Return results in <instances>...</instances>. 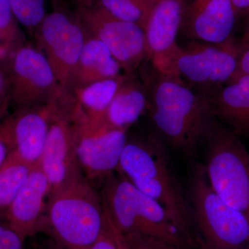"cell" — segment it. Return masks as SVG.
<instances>
[{"label":"cell","mask_w":249,"mask_h":249,"mask_svg":"<svg viewBox=\"0 0 249 249\" xmlns=\"http://www.w3.org/2000/svg\"><path fill=\"white\" fill-rule=\"evenodd\" d=\"M146 90L153 130L167 147L188 158L196 155L214 116L209 103L178 77L144 61L139 69Z\"/></svg>","instance_id":"cell-1"},{"label":"cell","mask_w":249,"mask_h":249,"mask_svg":"<svg viewBox=\"0 0 249 249\" xmlns=\"http://www.w3.org/2000/svg\"><path fill=\"white\" fill-rule=\"evenodd\" d=\"M168 147L153 132L127 139L116 170L167 210L196 247L186 190L178 181Z\"/></svg>","instance_id":"cell-2"},{"label":"cell","mask_w":249,"mask_h":249,"mask_svg":"<svg viewBox=\"0 0 249 249\" xmlns=\"http://www.w3.org/2000/svg\"><path fill=\"white\" fill-rule=\"evenodd\" d=\"M196 245L201 249H249V218L223 200L204 165L195 163L186 188Z\"/></svg>","instance_id":"cell-3"},{"label":"cell","mask_w":249,"mask_h":249,"mask_svg":"<svg viewBox=\"0 0 249 249\" xmlns=\"http://www.w3.org/2000/svg\"><path fill=\"white\" fill-rule=\"evenodd\" d=\"M103 207L121 235L140 234L185 249L196 248L167 210L122 175L104 178Z\"/></svg>","instance_id":"cell-4"},{"label":"cell","mask_w":249,"mask_h":249,"mask_svg":"<svg viewBox=\"0 0 249 249\" xmlns=\"http://www.w3.org/2000/svg\"><path fill=\"white\" fill-rule=\"evenodd\" d=\"M101 198L81 175L51 191L44 233L66 249H91L102 231Z\"/></svg>","instance_id":"cell-5"},{"label":"cell","mask_w":249,"mask_h":249,"mask_svg":"<svg viewBox=\"0 0 249 249\" xmlns=\"http://www.w3.org/2000/svg\"><path fill=\"white\" fill-rule=\"evenodd\" d=\"M206 176L221 198L249 218V152L215 117L203 139Z\"/></svg>","instance_id":"cell-6"},{"label":"cell","mask_w":249,"mask_h":249,"mask_svg":"<svg viewBox=\"0 0 249 249\" xmlns=\"http://www.w3.org/2000/svg\"><path fill=\"white\" fill-rule=\"evenodd\" d=\"M242 52L231 40L220 45L191 41L178 45L162 73L181 78L196 91L213 89L235 74Z\"/></svg>","instance_id":"cell-7"},{"label":"cell","mask_w":249,"mask_h":249,"mask_svg":"<svg viewBox=\"0 0 249 249\" xmlns=\"http://www.w3.org/2000/svg\"><path fill=\"white\" fill-rule=\"evenodd\" d=\"M7 73L11 106L16 111L46 106L62 91L53 69L39 49L24 44L13 51Z\"/></svg>","instance_id":"cell-8"},{"label":"cell","mask_w":249,"mask_h":249,"mask_svg":"<svg viewBox=\"0 0 249 249\" xmlns=\"http://www.w3.org/2000/svg\"><path fill=\"white\" fill-rule=\"evenodd\" d=\"M75 150L80 168L88 179H104L116 170L127 141V129L109 127L71 109Z\"/></svg>","instance_id":"cell-9"},{"label":"cell","mask_w":249,"mask_h":249,"mask_svg":"<svg viewBox=\"0 0 249 249\" xmlns=\"http://www.w3.org/2000/svg\"><path fill=\"white\" fill-rule=\"evenodd\" d=\"M79 21L88 37L101 41L120 64L124 73L139 71L147 56L145 31L121 20L100 7H82Z\"/></svg>","instance_id":"cell-10"},{"label":"cell","mask_w":249,"mask_h":249,"mask_svg":"<svg viewBox=\"0 0 249 249\" xmlns=\"http://www.w3.org/2000/svg\"><path fill=\"white\" fill-rule=\"evenodd\" d=\"M35 36L37 49L45 55L65 93L86 40L79 19L53 11L46 16Z\"/></svg>","instance_id":"cell-11"},{"label":"cell","mask_w":249,"mask_h":249,"mask_svg":"<svg viewBox=\"0 0 249 249\" xmlns=\"http://www.w3.org/2000/svg\"><path fill=\"white\" fill-rule=\"evenodd\" d=\"M39 164L50 183L51 191L81 175L75 150L71 107L62 100L57 102Z\"/></svg>","instance_id":"cell-12"},{"label":"cell","mask_w":249,"mask_h":249,"mask_svg":"<svg viewBox=\"0 0 249 249\" xmlns=\"http://www.w3.org/2000/svg\"><path fill=\"white\" fill-rule=\"evenodd\" d=\"M52 186L40 164L32 170L14 201L5 211V223L24 242L46 229V211Z\"/></svg>","instance_id":"cell-13"},{"label":"cell","mask_w":249,"mask_h":249,"mask_svg":"<svg viewBox=\"0 0 249 249\" xmlns=\"http://www.w3.org/2000/svg\"><path fill=\"white\" fill-rule=\"evenodd\" d=\"M236 14L231 0H192L185 4L179 32L191 41L225 43L231 40Z\"/></svg>","instance_id":"cell-14"},{"label":"cell","mask_w":249,"mask_h":249,"mask_svg":"<svg viewBox=\"0 0 249 249\" xmlns=\"http://www.w3.org/2000/svg\"><path fill=\"white\" fill-rule=\"evenodd\" d=\"M58 100L46 106L19 109L4 119L13 142L9 155L31 165L39 164Z\"/></svg>","instance_id":"cell-15"},{"label":"cell","mask_w":249,"mask_h":249,"mask_svg":"<svg viewBox=\"0 0 249 249\" xmlns=\"http://www.w3.org/2000/svg\"><path fill=\"white\" fill-rule=\"evenodd\" d=\"M184 0H155L145 27V61L163 72L178 47L177 38L182 22Z\"/></svg>","instance_id":"cell-16"},{"label":"cell","mask_w":249,"mask_h":249,"mask_svg":"<svg viewBox=\"0 0 249 249\" xmlns=\"http://www.w3.org/2000/svg\"><path fill=\"white\" fill-rule=\"evenodd\" d=\"M197 92L218 121L238 137H249V75L235 73L225 84Z\"/></svg>","instance_id":"cell-17"},{"label":"cell","mask_w":249,"mask_h":249,"mask_svg":"<svg viewBox=\"0 0 249 249\" xmlns=\"http://www.w3.org/2000/svg\"><path fill=\"white\" fill-rule=\"evenodd\" d=\"M148 109V100L137 72L124 73V78L107 110L102 122L116 129H128Z\"/></svg>","instance_id":"cell-18"},{"label":"cell","mask_w":249,"mask_h":249,"mask_svg":"<svg viewBox=\"0 0 249 249\" xmlns=\"http://www.w3.org/2000/svg\"><path fill=\"white\" fill-rule=\"evenodd\" d=\"M120 64L101 41L86 37L70 85L65 93L101 80L117 78L121 73Z\"/></svg>","instance_id":"cell-19"},{"label":"cell","mask_w":249,"mask_h":249,"mask_svg":"<svg viewBox=\"0 0 249 249\" xmlns=\"http://www.w3.org/2000/svg\"><path fill=\"white\" fill-rule=\"evenodd\" d=\"M124 76L101 80L66 92L72 110L91 120L102 121Z\"/></svg>","instance_id":"cell-20"},{"label":"cell","mask_w":249,"mask_h":249,"mask_svg":"<svg viewBox=\"0 0 249 249\" xmlns=\"http://www.w3.org/2000/svg\"><path fill=\"white\" fill-rule=\"evenodd\" d=\"M35 166L9 154L0 167V204L4 215Z\"/></svg>","instance_id":"cell-21"},{"label":"cell","mask_w":249,"mask_h":249,"mask_svg":"<svg viewBox=\"0 0 249 249\" xmlns=\"http://www.w3.org/2000/svg\"><path fill=\"white\" fill-rule=\"evenodd\" d=\"M155 0H98L100 7L121 20L137 24L145 31Z\"/></svg>","instance_id":"cell-22"},{"label":"cell","mask_w":249,"mask_h":249,"mask_svg":"<svg viewBox=\"0 0 249 249\" xmlns=\"http://www.w3.org/2000/svg\"><path fill=\"white\" fill-rule=\"evenodd\" d=\"M16 19L35 34L46 16L45 0H9Z\"/></svg>","instance_id":"cell-23"},{"label":"cell","mask_w":249,"mask_h":249,"mask_svg":"<svg viewBox=\"0 0 249 249\" xmlns=\"http://www.w3.org/2000/svg\"><path fill=\"white\" fill-rule=\"evenodd\" d=\"M18 22L9 0H0V39L9 51H14L26 42Z\"/></svg>","instance_id":"cell-24"},{"label":"cell","mask_w":249,"mask_h":249,"mask_svg":"<svg viewBox=\"0 0 249 249\" xmlns=\"http://www.w3.org/2000/svg\"><path fill=\"white\" fill-rule=\"evenodd\" d=\"M123 237L128 249H185L165 241L140 234H128Z\"/></svg>","instance_id":"cell-25"},{"label":"cell","mask_w":249,"mask_h":249,"mask_svg":"<svg viewBox=\"0 0 249 249\" xmlns=\"http://www.w3.org/2000/svg\"><path fill=\"white\" fill-rule=\"evenodd\" d=\"M117 233V229L104 209L102 231L91 249H119Z\"/></svg>","instance_id":"cell-26"},{"label":"cell","mask_w":249,"mask_h":249,"mask_svg":"<svg viewBox=\"0 0 249 249\" xmlns=\"http://www.w3.org/2000/svg\"><path fill=\"white\" fill-rule=\"evenodd\" d=\"M25 242L6 223H0V249H24Z\"/></svg>","instance_id":"cell-27"},{"label":"cell","mask_w":249,"mask_h":249,"mask_svg":"<svg viewBox=\"0 0 249 249\" xmlns=\"http://www.w3.org/2000/svg\"><path fill=\"white\" fill-rule=\"evenodd\" d=\"M27 240H29V243L27 247L24 246V249H66L52 236L42 232Z\"/></svg>","instance_id":"cell-28"},{"label":"cell","mask_w":249,"mask_h":249,"mask_svg":"<svg viewBox=\"0 0 249 249\" xmlns=\"http://www.w3.org/2000/svg\"><path fill=\"white\" fill-rule=\"evenodd\" d=\"M11 106L9 78L6 71L0 70V119L5 117Z\"/></svg>","instance_id":"cell-29"},{"label":"cell","mask_w":249,"mask_h":249,"mask_svg":"<svg viewBox=\"0 0 249 249\" xmlns=\"http://www.w3.org/2000/svg\"><path fill=\"white\" fill-rule=\"evenodd\" d=\"M13 142L11 135L4 121L0 122V167L12 150Z\"/></svg>","instance_id":"cell-30"},{"label":"cell","mask_w":249,"mask_h":249,"mask_svg":"<svg viewBox=\"0 0 249 249\" xmlns=\"http://www.w3.org/2000/svg\"><path fill=\"white\" fill-rule=\"evenodd\" d=\"M235 73L249 75V47L240 53Z\"/></svg>","instance_id":"cell-31"},{"label":"cell","mask_w":249,"mask_h":249,"mask_svg":"<svg viewBox=\"0 0 249 249\" xmlns=\"http://www.w3.org/2000/svg\"><path fill=\"white\" fill-rule=\"evenodd\" d=\"M236 13L248 11L249 12V0H231Z\"/></svg>","instance_id":"cell-32"},{"label":"cell","mask_w":249,"mask_h":249,"mask_svg":"<svg viewBox=\"0 0 249 249\" xmlns=\"http://www.w3.org/2000/svg\"><path fill=\"white\" fill-rule=\"evenodd\" d=\"M239 47H240L242 51L249 47V12L247 28H246L245 34H244L243 37H242Z\"/></svg>","instance_id":"cell-33"},{"label":"cell","mask_w":249,"mask_h":249,"mask_svg":"<svg viewBox=\"0 0 249 249\" xmlns=\"http://www.w3.org/2000/svg\"><path fill=\"white\" fill-rule=\"evenodd\" d=\"M117 232L118 243H119V249H128V247H127V244H126L123 235H121L118 230Z\"/></svg>","instance_id":"cell-34"},{"label":"cell","mask_w":249,"mask_h":249,"mask_svg":"<svg viewBox=\"0 0 249 249\" xmlns=\"http://www.w3.org/2000/svg\"><path fill=\"white\" fill-rule=\"evenodd\" d=\"M8 52H9V49L2 43L0 39V60L4 58L6 55H7Z\"/></svg>","instance_id":"cell-35"},{"label":"cell","mask_w":249,"mask_h":249,"mask_svg":"<svg viewBox=\"0 0 249 249\" xmlns=\"http://www.w3.org/2000/svg\"><path fill=\"white\" fill-rule=\"evenodd\" d=\"M4 218V213H3L2 209H1V204H0V223L1 222V219Z\"/></svg>","instance_id":"cell-36"}]
</instances>
